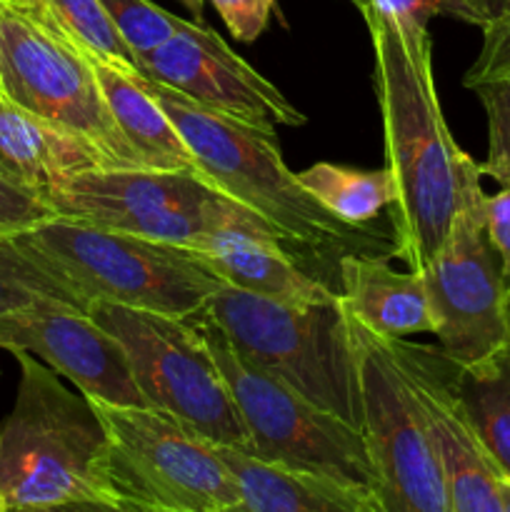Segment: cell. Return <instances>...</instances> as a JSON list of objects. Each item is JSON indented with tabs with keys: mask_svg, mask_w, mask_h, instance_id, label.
Instances as JSON below:
<instances>
[{
	"mask_svg": "<svg viewBox=\"0 0 510 512\" xmlns=\"http://www.w3.org/2000/svg\"><path fill=\"white\" fill-rule=\"evenodd\" d=\"M363 18L375 55V93L383 115L385 168L395 180L393 255L423 270L445 243L483 168L450 135L433 73V40L405 38L370 8Z\"/></svg>",
	"mask_w": 510,
	"mask_h": 512,
	"instance_id": "1",
	"label": "cell"
},
{
	"mask_svg": "<svg viewBox=\"0 0 510 512\" xmlns=\"http://www.w3.org/2000/svg\"><path fill=\"white\" fill-rule=\"evenodd\" d=\"M143 83L188 143L200 178L260 215L285 245L338 260L350 253H380V235L340 220L298 183L283 163L275 135L203 108L168 85L148 78Z\"/></svg>",
	"mask_w": 510,
	"mask_h": 512,
	"instance_id": "2",
	"label": "cell"
},
{
	"mask_svg": "<svg viewBox=\"0 0 510 512\" xmlns=\"http://www.w3.org/2000/svg\"><path fill=\"white\" fill-rule=\"evenodd\" d=\"M20 365L15 405L0 423L5 510H115L108 485V433L83 393L35 355Z\"/></svg>",
	"mask_w": 510,
	"mask_h": 512,
	"instance_id": "3",
	"label": "cell"
},
{
	"mask_svg": "<svg viewBox=\"0 0 510 512\" xmlns=\"http://www.w3.org/2000/svg\"><path fill=\"white\" fill-rule=\"evenodd\" d=\"M88 300L190 320L225 288L195 250L53 215L15 235Z\"/></svg>",
	"mask_w": 510,
	"mask_h": 512,
	"instance_id": "4",
	"label": "cell"
},
{
	"mask_svg": "<svg viewBox=\"0 0 510 512\" xmlns=\"http://www.w3.org/2000/svg\"><path fill=\"white\" fill-rule=\"evenodd\" d=\"M200 315L213 320L245 360L360 428L358 370L343 295L328 303L285 305L225 285Z\"/></svg>",
	"mask_w": 510,
	"mask_h": 512,
	"instance_id": "5",
	"label": "cell"
},
{
	"mask_svg": "<svg viewBox=\"0 0 510 512\" xmlns=\"http://www.w3.org/2000/svg\"><path fill=\"white\" fill-rule=\"evenodd\" d=\"M108 433L115 512H240V490L213 443L153 408L90 400Z\"/></svg>",
	"mask_w": 510,
	"mask_h": 512,
	"instance_id": "6",
	"label": "cell"
},
{
	"mask_svg": "<svg viewBox=\"0 0 510 512\" xmlns=\"http://www.w3.org/2000/svg\"><path fill=\"white\" fill-rule=\"evenodd\" d=\"M88 313L118 338L148 408L215 445L250 453V435L228 383L193 320L90 300Z\"/></svg>",
	"mask_w": 510,
	"mask_h": 512,
	"instance_id": "7",
	"label": "cell"
},
{
	"mask_svg": "<svg viewBox=\"0 0 510 512\" xmlns=\"http://www.w3.org/2000/svg\"><path fill=\"white\" fill-rule=\"evenodd\" d=\"M190 320L203 333L238 405L250 435V453L270 463L368 488L378 495V480L360 428L245 360L213 320L200 313Z\"/></svg>",
	"mask_w": 510,
	"mask_h": 512,
	"instance_id": "8",
	"label": "cell"
},
{
	"mask_svg": "<svg viewBox=\"0 0 510 512\" xmlns=\"http://www.w3.org/2000/svg\"><path fill=\"white\" fill-rule=\"evenodd\" d=\"M45 195L63 218L183 248H193L205 233L230 225L273 230L260 215L218 193L198 173L90 168L58 180Z\"/></svg>",
	"mask_w": 510,
	"mask_h": 512,
	"instance_id": "9",
	"label": "cell"
},
{
	"mask_svg": "<svg viewBox=\"0 0 510 512\" xmlns=\"http://www.w3.org/2000/svg\"><path fill=\"white\" fill-rule=\"evenodd\" d=\"M0 93L85 140L108 168H148L103 98L93 60L53 28L0 5Z\"/></svg>",
	"mask_w": 510,
	"mask_h": 512,
	"instance_id": "10",
	"label": "cell"
},
{
	"mask_svg": "<svg viewBox=\"0 0 510 512\" xmlns=\"http://www.w3.org/2000/svg\"><path fill=\"white\" fill-rule=\"evenodd\" d=\"M345 305V303H343ZM348 315L360 390V433L383 512H450L443 470L418 398L380 335Z\"/></svg>",
	"mask_w": 510,
	"mask_h": 512,
	"instance_id": "11",
	"label": "cell"
},
{
	"mask_svg": "<svg viewBox=\"0 0 510 512\" xmlns=\"http://www.w3.org/2000/svg\"><path fill=\"white\" fill-rule=\"evenodd\" d=\"M433 333L460 368L510 348V280L485 233V193H470L423 270Z\"/></svg>",
	"mask_w": 510,
	"mask_h": 512,
	"instance_id": "12",
	"label": "cell"
},
{
	"mask_svg": "<svg viewBox=\"0 0 510 512\" xmlns=\"http://www.w3.org/2000/svg\"><path fill=\"white\" fill-rule=\"evenodd\" d=\"M138 73L268 135L280 125H305V115L200 20H185L168 43L140 55Z\"/></svg>",
	"mask_w": 510,
	"mask_h": 512,
	"instance_id": "13",
	"label": "cell"
},
{
	"mask_svg": "<svg viewBox=\"0 0 510 512\" xmlns=\"http://www.w3.org/2000/svg\"><path fill=\"white\" fill-rule=\"evenodd\" d=\"M0 350L35 355L88 400L148 408L123 345L88 310L43 300L33 308L3 315Z\"/></svg>",
	"mask_w": 510,
	"mask_h": 512,
	"instance_id": "14",
	"label": "cell"
},
{
	"mask_svg": "<svg viewBox=\"0 0 510 512\" xmlns=\"http://www.w3.org/2000/svg\"><path fill=\"white\" fill-rule=\"evenodd\" d=\"M385 343L418 398L428 440L443 470L450 512H500V480L505 475L455 393L453 360L440 348L410 345L403 338Z\"/></svg>",
	"mask_w": 510,
	"mask_h": 512,
	"instance_id": "15",
	"label": "cell"
},
{
	"mask_svg": "<svg viewBox=\"0 0 510 512\" xmlns=\"http://www.w3.org/2000/svg\"><path fill=\"white\" fill-rule=\"evenodd\" d=\"M190 250L230 288L248 290L285 305H313L340 293L295 263L285 243L268 228L230 225L205 233Z\"/></svg>",
	"mask_w": 510,
	"mask_h": 512,
	"instance_id": "16",
	"label": "cell"
},
{
	"mask_svg": "<svg viewBox=\"0 0 510 512\" xmlns=\"http://www.w3.org/2000/svg\"><path fill=\"white\" fill-rule=\"evenodd\" d=\"M240 490V512H383L373 490L215 445Z\"/></svg>",
	"mask_w": 510,
	"mask_h": 512,
	"instance_id": "17",
	"label": "cell"
},
{
	"mask_svg": "<svg viewBox=\"0 0 510 512\" xmlns=\"http://www.w3.org/2000/svg\"><path fill=\"white\" fill-rule=\"evenodd\" d=\"M345 310L385 340L433 333L423 273L390 268L388 255L350 253L338 260Z\"/></svg>",
	"mask_w": 510,
	"mask_h": 512,
	"instance_id": "18",
	"label": "cell"
},
{
	"mask_svg": "<svg viewBox=\"0 0 510 512\" xmlns=\"http://www.w3.org/2000/svg\"><path fill=\"white\" fill-rule=\"evenodd\" d=\"M93 70L120 133L138 150L148 168L198 173L188 143L163 110V105L145 88L143 75L128 73L118 65L103 63V60H93Z\"/></svg>",
	"mask_w": 510,
	"mask_h": 512,
	"instance_id": "19",
	"label": "cell"
},
{
	"mask_svg": "<svg viewBox=\"0 0 510 512\" xmlns=\"http://www.w3.org/2000/svg\"><path fill=\"white\" fill-rule=\"evenodd\" d=\"M0 160L45 190L90 168H108L85 140L55 128L0 93Z\"/></svg>",
	"mask_w": 510,
	"mask_h": 512,
	"instance_id": "20",
	"label": "cell"
},
{
	"mask_svg": "<svg viewBox=\"0 0 510 512\" xmlns=\"http://www.w3.org/2000/svg\"><path fill=\"white\" fill-rule=\"evenodd\" d=\"M453 385L485 450L510 480V348L470 368L453 363Z\"/></svg>",
	"mask_w": 510,
	"mask_h": 512,
	"instance_id": "21",
	"label": "cell"
},
{
	"mask_svg": "<svg viewBox=\"0 0 510 512\" xmlns=\"http://www.w3.org/2000/svg\"><path fill=\"white\" fill-rule=\"evenodd\" d=\"M298 183L313 193L330 213L350 225H365L380 210L395 203V180L388 168L358 170L335 163H315L295 173Z\"/></svg>",
	"mask_w": 510,
	"mask_h": 512,
	"instance_id": "22",
	"label": "cell"
},
{
	"mask_svg": "<svg viewBox=\"0 0 510 512\" xmlns=\"http://www.w3.org/2000/svg\"><path fill=\"white\" fill-rule=\"evenodd\" d=\"M43 300H58L80 310L90 305L60 270L25 248L15 235H0V318Z\"/></svg>",
	"mask_w": 510,
	"mask_h": 512,
	"instance_id": "23",
	"label": "cell"
},
{
	"mask_svg": "<svg viewBox=\"0 0 510 512\" xmlns=\"http://www.w3.org/2000/svg\"><path fill=\"white\" fill-rule=\"evenodd\" d=\"M58 33L93 60L138 73V58L120 38L100 0H45Z\"/></svg>",
	"mask_w": 510,
	"mask_h": 512,
	"instance_id": "24",
	"label": "cell"
},
{
	"mask_svg": "<svg viewBox=\"0 0 510 512\" xmlns=\"http://www.w3.org/2000/svg\"><path fill=\"white\" fill-rule=\"evenodd\" d=\"M358 8H370L393 25L405 38H430V18H453L483 28L493 18V0H353Z\"/></svg>",
	"mask_w": 510,
	"mask_h": 512,
	"instance_id": "25",
	"label": "cell"
},
{
	"mask_svg": "<svg viewBox=\"0 0 510 512\" xmlns=\"http://www.w3.org/2000/svg\"><path fill=\"white\" fill-rule=\"evenodd\" d=\"M100 3L135 58L168 43L185 23L183 18H175L173 13L158 8L150 0H100Z\"/></svg>",
	"mask_w": 510,
	"mask_h": 512,
	"instance_id": "26",
	"label": "cell"
},
{
	"mask_svg": "<svg viewBox=\"0 0 510 512\" xmlns=\"http://www.w3.org/2000/svg\"><path fill=\"white\" fill-rule=\"evenodd\" d=\"M488 118V158L480 163L483 175L510 188V75L485 80L470 88Z\"/></svg>",
	"mask_w": 510,
	"mask_h": 512,
	"instance_id": "27",
	"label": "cell"
},
{
	"mask_svg": "<svg viewBox=\"0 0 510 512\" xmlns=\"http://www.w3.org/2000/svg\"><path fill=\"white\" fill-rule=\"evenodd\" d=\"M53 215L48 195L0 160V235H20Z\"/></svg>",
	"mask_w": 510,
	"mask_h": 512,
	"instance_id": "28",
	"label": "cell"
},
{
	"mask_svg": "<svg viewBox=\"0 0 510 512\" xmlns=\"http://www.w3.org/2000/svg\"><path fill=\"white\" fill-rule=\"evenodd\" d=\"M503 75H510V3L500 5L493 18L483 25V45L473 65L465 70L463 85L473 88Z\"/></svg>",
	"mask_w": 510,
	"mask_h": 512,
	"instance_id": "29",
	"label": "cell"
},
{
	"mask_svg": "<svg viewBox=\"0 0 510 512\" xmlns=\"http://www.w3.org/2000/svg\"><path fill=\"white\" fill-rule=\"evenodd\" d=\"M235 40L253 43L265 30L275 0H210Z\"/></svg>",
	"mask_w": 510,
	"mask_h": 512,
	"instance_id": "30",
	"label": "cell"
},
{
	"mask_svg": "<svg viewBox=\"0 0 510 512\" xmlns=\"http://www.w3.org/2000/svg\"><path fill=\"white\" fill-rule=\"evenodd\" d=\"M485 233L510 280V188L505 185L495 195H485Z\"/></svg>",
	"mask_w": 510,
	"mask_h": 512,
	"instance_id": "31",
	"label": "cell"
},
{
	"mask_svg": "<svg viewBox=\"0 0 510 512\" xmlns=\"http://www.w3.org/2000/svg\"><path fill=\"white\" fill-rule=\"evenodd\" d=\"M3 3L10 5V8H18V10H23V13L33 15L35 20H40V23L48 25V28H53L55 33H58V25H55V20H53V15H50L45 0H3Z\"/></svg>",
	"mask_w": 510,
	"mask_h": 512,
	"instance_id": "32",
	"label": "cell"
},
{
	"mask_svg": "<svg viewBox=\"0 0 510 512\" xmlns=\"http://www.w3.org/2000/svg\"><path fill=\"white\" fill-rule=\"evenodd\" d=\"M500 512H510V480H500Z\"/></svg>",
	"mask_w": 510,
	"mask_h": 512,
	"instance_id": "33",
	"label": "cell"
},
{
	"mask_svg": "<svg viewBox=\"0 0 510 512\" xmlns=\"http://www.w3.org/2000/svg\"><path fill=\"white\" fill-rule=\"evenodd\" d=\"M190 13H195V18L200 20V13H203V0H180Z\"/></svg>",
	"mask_w": 510,
	"mask_h": 512,
	"instance_id": "34",
	"label": "cell"
},
{
	"mask_svg": "<svg viewBox=\"0 0 510 512\" xmlns=\"http://www.w3.org/2000/svg\"><path fill=\"white\" fill-rule=\"evenodd\" d=\"M0 512H8V510H5V498H3V488H0Z\"/></svg>",
	"mask_w": 510,
	"mask_h": 512,
	"instance_id": "35",
	"label": "cell"
},
{
	"mask_svg": "<svg viewBox=\"0 0 510 512\" xmlns=\"http://www.w3.org/2000/svg\"><path fill=\"white\" fill-rule=\"evenodd\" d=\"M505 3H510V0H503V5H505Z\"/></svg>",
	"mask_w": 510,
	"mask_h": 512,
	"instance_id": "36",
	"label": "cell"
},
{
	"mask_svg": "<svg viewBox=\"0 0 510 512\" xmlns=\"http://www.w3.org/2000/svg\"><path fill=\"white\" fill-rule=\"evenodd\" d=\"M0 5H3V0H0Z\"/></svg>",
	"mask_w": 510,
	"mask_h": 512,
	"instance_id": "37",
	"label": "cell"
}]
</instances>
